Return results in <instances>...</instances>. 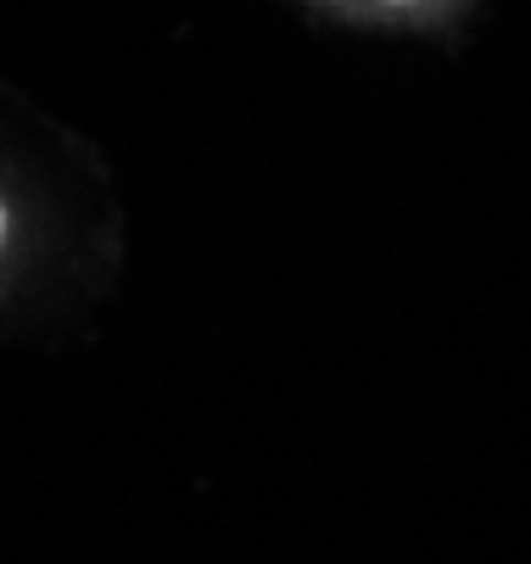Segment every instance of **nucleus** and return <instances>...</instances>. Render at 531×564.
<instances>
[{
    "mask_svg": "<svg viewBox=\"0 0 531 564\" xmlns=\"http://www.w3.org/2000/svg\"><path fill=\"white\" fill-rule=\"evenodd\" d=\"M0 235H7V207H0Z\"/></svg>",
    "mask_w": 531,
    "mask_h": 564,
    "instance_id": "nucleus-1",
    "label": "nucleus"
}]
</instances>
